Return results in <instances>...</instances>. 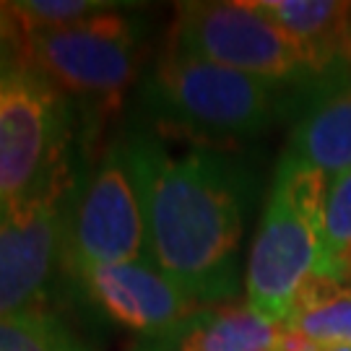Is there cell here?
I'll list each match as a JSON object with an SVG mask.
<instances>
[{"mask_svg": "<svg viewBox=\"0 0 351 351\" xmlns=\"http://www.w3.org/2000/svg\"><path fill=\"white\" fill-rule=\"evenodd\" d=\"M138 172L149 265L185 297L211 307L239 294L245 219L255 175L232 149L193 143L172 151L167 136L141 123L125 128Z\"/></svg>", "mask_w": 351, "mask_h": 351, "instance_id": "cell-1", "label": "cell"}, {"mask_svg": "<svg viewBox=\"0 0 351 351\" xmlns=\"http://www.w3.org/2000/svg\"><path fill=\"white\" fill-rule=\"evenodd\" d=\"M297 101L300 86L216 65L167 39L138 81L136 117L162 136L232 149L263 136Z\"/></svg>", "mask_w": 351, "mask_h": 351, "instance_id": "cell-2", "label": "cell"}, {"mask_svg": "<svg viewBox=\"0 0 351 351\" xmlns=\"http://www.w3.org/2000/svg\"><path fill=\"white\" fill-rule=\"evenodd\" d=\"M114 5L63 29L24 34V60L50 78L78 110L84 141L94 149L104 120L120 110L141 75V29Z\"/></svg>", "mask_w": 351, "mask_h": 351, "instance_id": "cell-3", "label": "cell"}, {"mask_svg": "<svg viewBox=\"0 0 351 351\" xmlns=\"http://www.w3.org/2000/svg\"><path fill=\"white\" fill-rule=\"evenodd\" d=\"M330 180L281 156L245 268L247 304L284 326L302 287L317 274L320 219Z\"/></svg>", "mask_w": 351, "mask_h": 351, "instance_id": "cell-4", "label": "cell"}, {"mask_svg": "<svg viewBox=\"0 0 351 351\" xmlns=\"http://www.w3.org/2000/svg\"><path fill=\"white\" fill-rule=\"evenodd\" d=\"M91 146L78 143L0 216V317L39 310L65 263V237Z\"/></svg>", "mask_w": 351, "mask_h": 351, "instance_id": "cell-5", "label": "cell"}, {"mask_svg": "<svg viewBox=\"0 0 351 351\" xmlns=\"http://www.w3.org/2000/svg\"><path fill=\"white\" fill-rule=\"evenodd\" d=\"M149 263L146 211L125 130L104 143L78 185L65 237L63 274L97 265Z\"/></svg>", "mask_w": 351, "mask_h": 351, "instance_id": "cell-6", "label": "cell"}, {"mask_svg": "<svg viewBox=\"0 0 351 351\" xmlns=\"http://www.w3.org/2000/svg\"><path fill=\"white\" fill-rule=\"evenodd\" d=\"M81 141L75 104L42 71L21 60L0 86V216Z\"/></svg>", "mask_w": 351, "mask_h": 351, "instance_id": "cell-7", "label": "cell"}, {"mask_svg": "<svg viewBox=\"0 0 351 351\" xmlns=\"http://www.w3.org/2000/svg\"><path fill=\"white\" fill-rule=\"evenodd\" d=\"M169 42L195 58L287 86H304L320 75L310 52L247 0L177 5Z\"/></svg>", "mask_w": 351, "mask_h": 351, "instance_id": "cell-8", "label": "cell"}, {"mask_svg": "<svg viewBox=\"0 0 351 351\" xmlns=\"http://www.w3.org/2000/svg\"><path fill=\"white\" fill-rule=\"evenodd\" d=\"M68 287L81 300L99 310L112 323L154 339L175 330L203 304L185 297L149 263L97 265L73 276H65Z\"/></svg>", "mask_w": 351, "mask_h": 351, "instance_id": "cell-9", "label": "cell"}, {"mask_svg": "<svg viewBox=\"0 0 351 351\" xmlns=\"http://www.w3.org/2000/svg\"><path fill=\"white\" fill-rule=\"evenodd\" d=\"M300 117L284 156L326 180L351 172V71L333 65L300 86Z\"/></svg>", "mask_w": 351, "mask_h": 351, "instance_id": "cell-10", "label": "cell"}, {"mask_svg": "<svg viewBox=\"0 0 351 351\" xmlns=\"http://www.w3.org/2000/svg\"><path fill=\"white\" fill-rule=\"evenodd\" d=\"M281 326L265 320L250 304L198 307L167 336L177 351H274Z\"/></svg>", "mask_w": 351, "mask_h": 351, "instance_id": "cell-11", "label": "cell"}, {"mask_svg": "<svg viewBox=\"0 0 351 351\" xmlns=\"http://www.w3.org/2000/svg\"><path fill=\"white\" fill-rule=\"evenodd\" d=\"M284 326L297 328L320 346H351V287L313 276L302 287Z\"/></svg>", "mask_w": 351, "mask_h": 351, "instance_id": "cell-12", "label": "cell"}, {"mask_svg": "<svg viewBox=\"0 0 351 351\" xmlns=\"http://www.w3.org/2000/svg\"><path fill=\"white\" fill-rule=\"evenodd\" d=\"M315 276L351 287V172L330 180L320 219V263Z\"/></svg>", "mask_w": 351, "mask_h": 351, "instance_id": "cell-13", "label": "cell"}, {"mask_svg": "<svg viewBox=\"0 0 351 351\" xmlns=\"http://www.w3.org/2000/svg\"><path fill=\"white\" fill-rule=\"evenodd\" d=\"M0 351H94L52 310L0 317Z\"/></svg>", "mask_w": 351, "mask_h": 351, "instance_id": "cell-14", "label": "cell"}, {"mask_svg": "<svg viewBox=\"0 0 351 351\" xmlns=\"http://www.w3.org/2000/svg\"><path fill=\"white\" fill-rule=\"evenodd\" d=\"M120 3H101V0H24L8 3L16 24L21 32H45V29H63L86 21L101 11H110Z\"/></svg>", "mask_w": 351, "mask_h": 351, "instance_id": "cell-15", "label": "cell"}, {"mask_svg": "<svg viewBox=\"0 0 351 351\" xmlns=\"http://www.w3.org/2000/svg\"><path fill=\"white\" fill-rule=\"evenodd\" d=\"M274 351H323V346L291 326H281Z\"/></svg>", "mask_w": 351, "mask_h": 351, "instance_id": "cell-16", "label": "cell"}, {"mask_svg": "<svg viewBox=\"0 0 351 351\" xmlns=\"http://www.w3.org/2000/svg\"><path fill=\"white\" fill-rule=\"evenodd\" d=\"M24 60V45L13 42V39L0 37V86L5 84V78L11 75V71Z\"/></svg>", "mask_w": 351, "mask_h": 351, "instance_id": "cell-17", "label": "cell"}, {"mask_svg": "<svg viewBox=\"0 0 351 351\" xmlns=\"http://www.w3.org/2000/svg\"><path fill=\"white\" fill-rule=\"evenodd\" d=\"M0 37L13 39V42H21V45H24V32H21V26L16 24L8 3H0Z\"/></svg>", "mask_w": 351, "mask_h": 351, "instance_id": "cell-18", "label": "cell"}, {"mask_svg": "<svg viewBox=\"0 0 351 351\" xmlns=\"http://www.w3.org/2000/svg\"><path fill=\"white\" fill-rule=\"evenodd\" d=\"M130 351H177L175 343L169 341V336H154V339H141Z\"/></svg>", "mask_w": 351, "mask_h": 351, "instance_id": "cell-19", "label": "cell"}, {"mask_svg": "<svg viewBox=\"0 0 351 351\" xmlns=\"http://www.w3.org/2000/svg\"><path fill=\"white\" fill-rule=\"evenodd\" d=\"M323 351H351V346H323Z\"/></svg>", "mask_w": 351, "mask_h": 351, "instance_id": "cell-20", "label": "cell"}]
</instances>
